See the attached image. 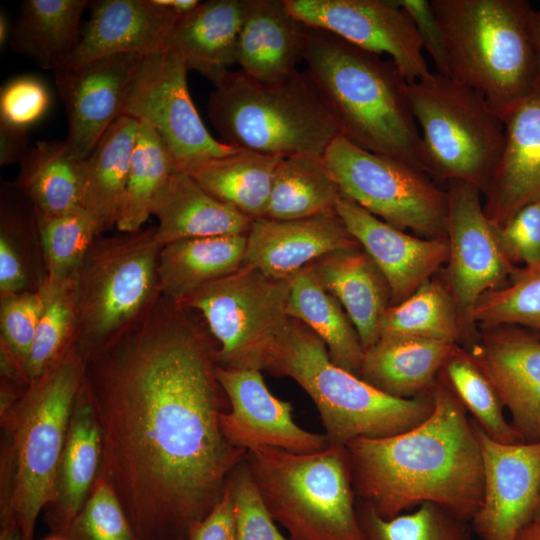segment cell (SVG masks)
I'll return each mask as SVG.
<instances>
[{
    "label": "cell",
    "mask_w": 540,
    "mask_h": 540,
    "mask_svg": "<svg viewBox=\"0 0 540 540\" xmlns=\"http://www.w3.org/2000/svg\"><path fill=\"white\" fill-rule=\"evenodd\" d=\"M161 295L136 323L83 360L102 437L99 476L140 540H186L219 502L248 451L231 445L215 348Z\"/></svg>",
    "instance_id": "cell-1"
},
{
    "label": "cell",
    "mask_w": 540,
    "mask_h": 540,
    "mask_svg": "<svg viewBox=\"0 0 540 540\" xmlns=\"http://www.w3.org/2000/svg\"><path fill=\"white\" fill-rule=\"evenodd\" d=\"M432 396L433 411L417 426L344 446L356 498L382 518L431 502L468 522L482 504L483 457L475 422L440 376Z\"/></svg>",
    "instance_id": "cell-2"
},
{
    "label": "cell",
    "mask_w": 540,
    "mask_h": 540,
    "mask_svg": "<svg viewBox=\"0 0 540 540\" xmlns=\"http://www.w3.org/2000/svg\"><path fill=\"white\" fill-rule=\"evenodd\" d=\"M303 62L342 136L425 172L409 84L390 58L308 26Z\"/></svg>",
    "instance_id": "cell-3"
},
{
    "label": "cell",
    "mask_w": 540,
    "mask_h": 540,
    "mask_svg": "<svg viewBox=\"0 0 540 540\" xmlns=\"http://www.w3.org/2000/svg\"><path fill=\"white\" fill-rule=\"evenodd\" d=\"M83 383V358L73 347L0 413V506L14 516L21 540H34L36 522L54 499L58 467L75 400Z\"/></svg>",
    "instance_id": "cell-4"
},
{
    "label": "cell",
    "mask_w": 540,
    "mask_h": 540,
    "mask_svg": "<svg viewBox=\"0 0 540 540\" xmlns=\"http://www.w3.org/2000/svg\"><path fill=\"white\" fill-rule=\"evenodd\" d=\"M448 76L483 95L504 121L534 89L540 56L529 29L528 0H431Z\"/></svg>",
    "instance_id": "cell-5"
},
{
    "label": "cell",
    "mask_w": 540,
    "mask_h": 540,
    "mask_svg": "<svg viewBox=\"0 0 540 540\" xmlns=\"http://www.w3.org/2000/svg\"><path fill=\"white\" fill-rule=\"evenodd\" d=\"M220 142L275 157L324 155L340 129L304 71L279 81L229 70L207 101Z\"/></svg>",
    "instance_id": "cell-6"
},
{
    "label": "cell",
    "mask_w": 540,
    "mask_h": 540,
    "mask_svg": "<svg viewBox=\"0 0 540 540\" xmlns=\"http://www.w3.org/2000/svg\"><path fill=\"white\" fill-rule=\"evenodd\" d=\"M268 372L292 378L310 396L330 446L405 432L422 423L434 408L432 392L396 398L337 366L324 342L295 319L276 348Z\"/></svg>",
    "instance_id": "cell-7"
},
{
    "label": "cell",
    "mask_w": 540,
    "mask_h": 540,
    "mask_svg": "<svg viewBox=\"0 0 540 540\" xmlns=\"http://www.w3.org/2000/svg\"><path fill=\"white\" fill-rule=\"evenodd\" d=\"M246 463L290 540H365L345 447L301 454L258 446L248 450Z\"/></svg>",
    "instance_id": "cell-8"
},
{
    "label": "cell",
    "mask_w": 540,
    "mask_h": 540,
    "mask_svg": "<svg viewBox=\"0 0 540 540\" xmlns=\"http://www.w3.org/2000/svg\"><path fill=\"white\" fill-rule=\"evenodd\" d=\"M156 226L95 238L70 279L83 360L142 318L162 295Z\"/></svg>",
    "instance_id": "cell-9"
},
{
    "label": "cell",
    "mask_w": 540,
    "mask_h": 540,
    "mask_svg": "<svg viewBox=\"0 0 540 540\" xmlns=\"http://www.w3.org/2000/svg\"><path fill=\"white\" fill-rule=\"evenodd\" d=\"M408 97L425 172L447 183H470L484 194L503 154L505 128L483 95L432 72L408 85Z\"/></svg>",
    "instance_id": "cell-10"
},
{
    "label": "cell",
    "mask_w": 540,
    "mask_h": 540,
    "mask_svg": "<svg viewBox=\"0 0 540 540\" xmlns=\"http://www.w3.org/2000/svg\"><path fill=\"white\" fill-rule=\"evenodd\" d=\"M290 280L242 266L195 292L181 306L201 312L216 339L220 366L268 371L288 330Z\"/></svg>",
    "instance_id": "cell-11"
},
{
    "label": "cell",
    "mask_w": 540,
    "mask_h": 540,
    "mask_svg": "<svg viewBox=\"0 0 540 540\" xmlns=\"http://www.w3.org/2000/svg\"><path fill=\"white\" fill-rule=\"evenodd\" d=\"M323 158L342 195L369 213L419 237L446 238L447 194L426 172L367 151L342 135Z\"/></svg>",
    "instance_id": "cell-12"
},
{
    "label": "cell",
    "mask_w": 540,
    "mask_h": 540,
    "mask_svg": "<svg viewBox=\"0 0 540 540\" xmlns=\"http://www.w3.org/2000/svg\"><path fill=\"white\" fill-rule=\"evenodd\" d=\"M445 191L448 258L441 278L459 315L461 346L468 350L479 337L474 319L479 298L504 286L518 266L505 254L498 226L484 211L482 192L464 181L448 182Z\"/></svg>",
    "instance_id": "cell-13"
},
{
    "label": "cell",
    "mask_w": 540,
    "mask_h": 540,
    "mask_svg": "<svg viewBox=\"0 0 540 540\" xmlns=\"http://www.w3.org/2000/svg\"><path fill=\"white\" fill-rule=\"evenodd\" d=\"M187 72L168 50L145 56L122 111L152 127L184 172L237 151L210 135L190 96Z\"/></svg>",
    "instance_id": "cell-14"
},
{
    "label": "cell",
    "mask_w": 540,
    "mask_h": 540,
    "mask_svg": "<svg viewBox=\"0 0 540 540\" xmlns=\"http://www.w3.org/2000/svg\"><path fill=\"white\" fill-rule=\"evenodd\" d=\"M285 4L307 26L388 55L408 84L432 73L414 22L399 0H285Z\"/></svg>",
    "instance_id": "cell-15"
},
{
    "label": "cell",
    "mask_w": 540,
    "mask_h": 540,
    "mask_svg": "<svg viewBox=\"0 0 540 540\" xmlns=\"http://www.w3.org/2000/svg\"><path fill=\"white\" fill-rule=\"evenodd\" d=\"M144 56L114 54L53 71L65 107L71 156L86 159L113 122L122 115Z\"/></svg>",
    "instance_id": "cell-16"
},
{
    "label": "cell",
    "mask_w": 540,
    "mask_h": 540,
    "mask_svg": "<svg viewBox=\"0 0 540 540\" xmlns=\"http://www.w3.org/2000/svg\"><path fill=\"white\" fill-rule=\"evenodd\" d=\"M261 372L216 365L217 380L229 402V410L220 415L227 441L246 451L269 446L306 454L328 447L324 434L305 430L294 421L292 404L269 391Z\"/></svg>",
    "instance_id": "cell-17"
},
{
    "label": "cell",
    "mask_w": 540,
    "mask_h": 540,
    "mask_svg": "<svg viewBox=\"0 0 540 540\" xmlns=\"http://www.w3.org/2000/svg\"><path fill=\"white\" fill-rule=\"evenodd\" d=\"M475 422V421H474ZM484 469L483 501L471 519L481 540H517L533 522L540 483V442L503 444L475 422Z\"/></svg>",
    "instance_id": "cell-18"
},
{
    "label": "cell",
    "mask_w": 540,
    "mask_h": 540,
    "mask_svg": "<svg viewBox=\"0 0 540 540\" xmlns=\"http://www.w3.org/2000/svg\"><path fill=\"white\" fill-rule=\"evenodd\" d=\"M468 352L495 387L521 442H540V331L482 328Z\"/></svg>",
    "instance_id": "cell-19"
},
{
    "label": "cell",
    "mask_w": 540,
    "mask_h": 540,
    "mask_svg": "<svg viewBox=\"0 0 540 540\" xmlns=\"http://www.w3.org/2000/svg\"><path fill=\"white\" fill-rule=\"evenodd\" d=\"M336 212L385 277L391 291V305L408 298L447 262V238L409 235L344 195L336 203Z\"/></svg>",
    "instance_id": "cell-20"
},
{
    "label": "cell",
    "mask_w": 540,
    "mask_h": 540,
    "mask_svg": "<svg viewBox=\"0 0 540 540\" xmlns=\"http://www.w3.org/2000/svg\"><path fill=\"white\" fill-rule=\"evenodd\" d=\"M337 212L301 219H254L247 234L243 266L291 280L321 257L359 247Z\"/></svg>",
    "instance_id": "cell-21"
},
{
    "label": "cell",
    "mask_w": 540,
    "mask_h": 540,
    "mask_svg": "<svg viewBox=\"0 0 540 540\" xmlns=\"http://www.w3.org/2000/svg\"><path fill=\"white\" fill-rule=\"evenodd\" d=\"M90 17L65 66L132 53L148 56L166 50L181 17L155 0L90 1Z\"/></svg>",
    "instance_id": "cell-22"
},
{
    "label": "cell",
    "mask_w": 540,
    "mask_h": 540,
    "mask_svg": "<svg viewBox=\"0 0 540 540\" xmlns=\"http://www.w3.org/2000/svg\"><path fill=\"white\" fill-rule=\"evenodd\" d=\"M503 123V154L483 194L484 211L496 225L540 199V76L531 93Z\"/></svg>",
    "instance_id": "cell-23"
},
{
    "label": "cell",
    "mask_w": 540,
    "mask_h": 540,
    "mask_svg": "<svg viewBox=\"0 0 540 540\" xmlns=\"http://www.w3.org/2000/svg\"><path fill=\"white\" fill-rule=\"evenodd\" d=\"M307 30L308 26L289 12L285 0H246L236 63L260 81L290 77L303 62Z\"/></svg>",
    "instance_id": "cell-24"
},
{
    "label": "cell",
    "mask_w": 540,
    "mask_h": 540,
    "mask_svg": "<svg viewBox=\"0 0 540 540\" xmlns=\"http://www.w3.org/2000/svg\"><path fill=\"white\" fill-rule=\"evenodd\" d=\"M151 215L162 246L173 241L245 235L253 219L205 190L190 174L176 170L156 194Z\"/></svg>",
    "instance_id": "cell-25"
},
{
    "label": "cell",
    "mask_w": 540,
    "mask_h": 540,
    "mask_svg": "<svg viewBox=\"0 0 540 540\" xmlns=\"http://www.w3.org/2000/svg\"><path fill=\"white\" fill-rule=\"evenodd\" d=\"M102 463L100 428L83 383L72 410L54 499L44 509L52 533L61 535L87 501Z\"/></svg>",
    "instance_id": "cell-26"
},
{
    "label": "cell",
    "mask_w": 540,
    "mask_h": 540,
    "mask_svg": "<svg viewBox=\"0 0 540 540\" xmlns=\"http://www.w3.org/2000/svg\"><path fill=\"white\" fill-rule=\"evenodd\" d=\"M246 0H209L181 16L167 39L166 50L179 56L216 85L236 63L239 31Z\"/></svg>",
    "instance_id": "cell-27"
},
{
    "label": "cell",
    "mask_w": 540,
    "mask_h": 540,
    "mask_svg": "<svg viewBox=\"0 0 540 540\" xmlns=\"http://www.w3.org/2000/svg\"><path fill=\"white\" fill-rule=\"evenodd\" d=\"M311 267L344 308L365 351L379 338L382 317L391 306V291L382 272L361 246L331 252Z\"/></svg>",
    "instance_id": "cell-28"
},
{
    "label": "cell",
    "mask_w": 540,
    "mask_h": 540,
    "mask_svg": "<svg viewBox=\"0 0 540 540\" xmlns=\"http://www.w3.org/2000/svg\"><path fill=\"white\" fill-rule=\"evenodd\" d=\"M455 343L411 336H382L364 351L359 377L403 399L429 394Z\"/></svg>",
    "instance_id": "cell-29"
},
{
    "label": "cell",
    "mask_w": 540,
    "mask_h": 540,
    "mask_svg": "<svg viewBox=\"0 0 540 540\" xmlns=\"http://www.w3.org/2000/svg\"><path fill=\"white\" fill-rule=\"evenodd\" d=\"M139 125L137 119L120 115L83 160L81 207L99 235L117 225Z\"/></svg>",
    "instance_id": "cell-30"
},
{
    "label": "cell",
    "mask_w": 540,
    "mask_h": 540,
    "mask_svg": "<svg viewBox=\"0 0 540 540\" xmlns=\"http://www.w3.org/2000/svg\"><path fill=\"white\" fill-rule=\"evenodd\" d=\"M245 235L187 238L164 245L158 262L161 294L181 306L202 287L243 266Z\"/></svg>",
    "instance_id": "cell-31"
},
{
    "label": "cell",
    "mask_w": 540,
    "mask_h": 540,
    "mask_svg": "<svg viewBox=\"0 0 540 540\" xmlns=\"http://www.w3.org/2000/svg\"><path fill=\"white\" fill-rule=\"evenodd\" d=\"M47 282L37 211L13 182L0 189V297L39 291Z\"/></svg>",
    "instance_id": "cell-32"
},
{
    "label": "cell",
    "mask_w": 540,
    "mask_h": 540,
    "mask_svg": "<svg viewBox=\"0 0 540 540\" xmlns=\"http://www.w3.org/2000/svg\"><path fill=\"white\" fill-rule=\"evenodd\" d=\"M87 0H25L10 39L11 49L45 70L65 66L79 39Z\"/></svg>",
    "instance_id": "cell-33"
},
{
    "label": "cell",
    "mask_w": 540,
    "mask_h": 540,
    "mask_svg": "<svg viewBox=\"0 0 540 540\" xmlns=\"http://www.w3.org/2000/svg\"><path fill=\"white\" fill-rule=\"evenodd\" d=\"M287 314L326 345L331 360L359 376L364 348L340 302L320 283L310 266L290 280Z\"/></svg>",
    "instance_id": "cell-34"
},
{
    "label": "cell",
    "mask_w": 540,
    "mask_h": 540,
    "mask_svg": "<svg viewBox=\"0 0 540 540\" xmlns=\"http://www.w3.org/2000/svg\"><path fill=\"white\" fill-rule=\"evenodd\" d=\"M83 160L71 156L65 141H38L19 163L13 183L38 214L55 217L81 207Z\"/></svg>",
    "instance_id": "cell-35"
},
{
    "label": "cell",
    "mask_w": 540,
    "mask_h": 540,
    "mask_svg": "<svg viewBox=\"0 0 540 540\" xmlns=\"http://www.w3.org/2000/svg\"><path fill=\"white\" fill-rule=\"evenodd\" d=\"M282 159L237 150L206 161L186 173L214 197L254 220L265 216L275 173Z\"/></svg>",
    "instance_id": "cell-36"
},
{
    "label": "cell",
    "mask_w": 540,
    "mask_h": 540,
    "mask_svg": "<svg viewBox=\"0 0 540 540\" xmlns=\"http://www.w3.org/2000/svg\"><path fill=\"white\" fill-rule=\"evenodd\" d=\"M341 195L323 155L285 157L276 170L263 218L291 220L335 212Z\"/></svg>",
    "instance_id": "cell-37"
},
{
    "label": "cell",
    "mask_w": 540,
    "mask_h": 540,
    "mask_svg": "<svg viewBox=\"0 0 540 540\" xmlns=\"http://www.w3.org/2000/svg\"><path fill=\"white\" fill-rule=\"evenodd\" d=\"M382 336L420 337L461 346L459 315L442 278L434 276L404 301L391 305L380 323Z\"/></svg>",
    "instance_id": "cell-38"
},
{
    "label": "cell",
    "mask_w": 540,
    "mask_h": 540,
    "mask_svg": "<svg viewBox=\"0 0 540 540\" xmlns=\"http://www.w3.org/2000/svg\"><path fill=\"white\" fill-rule=\"evenodd\" d=\"M176 170L164 141L152 127L140 122L116 225L119 232H136L143 228L151 215L156 194Z\"/></svg>",
    "instance_id": "cell-39"
},
{
    "label": "cell",
    "mask_w": 540,
    "mask_h": 540,
    "mask_svg": "<svg viewBox=\"0 0 540 540\" xmlns=\"http://www.w3.org/2000/svg\"><path fill=\"white\" fill-rule=\"evenodd\" d=\"M439 376L491 439L503 444L522 443L504 416V405L495 387L468 350L456 344Z\"/></svg>",
    "instance_id": "cell-40"
},
{
    "label": "cell",
    "mask_w": 540,
    "mask_h": 540,
    "mask_svg": "<svg viewBox=\"0 0 540 540\" xmlns=\"http://www.w3.org/2000/svg\"><path fill=\"white\" fill-rule=\"evenodd\" d=\"M356 509L365 540H470L467 521L435 503H423L390 519L359 500Z\"/></svg>",
    "instance_id": "cell-41"
},
{
    "label": "cell",
    "mask_w": 540,
    "mask_h": 540,
    "mask_svg": "<svg viewBox=\"0 0 540 540\" xmlns=\"http://www.w3.org/2000/svg\"><path fill=\"white\" fill-rule=\"evenodd\" d=\"M42 290L44 308L25 367L30 382L61 360L76 340L77 318L70 280L56 286L45 284Z\"/></svg>",
    "instance_id": "cell-42"
},
{
    "label": "cell",
    "mask_w": 540,
    "mask_h": 540,
    "mask_svg": "<svg viewBox=\"0 0 540 540\" xmlns=\"http://www.w3.org/2000/svg\"><path fill=\"white\" fill-rule=\"evenodd\" d=\"M474 319L478 329L515 325L540 331V259L517 267L504 286L484 293Z\"/></svg>",
    "instance_id": "cell-43"
},
{
    "label": "cell",
    "mask_w": 540,
    "mask_h": 540,
    "mask_svg": "<svg viewBox=\"0 0 540 540\" xmlns=\"http://www.w3.org/2000/svg\"><path fill=\"white\" fill-rule=\"evenodd\" d=\"M37 215L46 284L56 286L71 279L99 232L95 221L83 208L55 217Z\"/></svg>",
    "instance_id": "cell-44"
},
{
    "label": "cell",
    "mask_w": 540,
    "mask_h": 540,
    "mask_svg": "<svg viewBox=\"0 0 540 540\" xmlns=\"http://www.w3.org/2000/svg\"><path fill=\"white\" fill-rule=\"evenodd\" d=\"M61 536L67 540H140L116 493L101 476Z\"/></svg>",
    "instance_id": "cell-45"
},
{
    "label": "cell",
    "mask_w": 540,
    "mask_h": 540,
    "mask_svg": "<svg viewBox=\"0 0 540 540\" xmlns=\"http://www.w3.org/2000/svg\"><path fill=\"white\" fill-rule=\"evenodd\" d=\"M43 308L42 289L0 297V348L24 371Z\"/></svg>",
    "instance_id": "cell-46"
},
{
    "label": "cell",
    "mask_w": 540,
    "mask_h": 540,
    "mask_svg": "<svg viewBox=\"0 0 540 540\" xmlns=\"http://www.w3.org/2000/svg\"><path fill=\"white\" fill-rule=\"evenodd\" d=\"M235 518L236 540H290L268 512L250 474L246 459L229 479Z\"/></svg>",
    "instance_id": "cell-47"
},
{
    "label": "cell",
    "mask_w": 540,
    "mask_h": 540,
    "mask_svg": "<svg viewBox=\"0 0 540 540\" xmlns=\"http://www.w3.org/2000/svg\"><path fill=\"white\" fill-rule=\"evenodd\" d=\"M50 104L49 89L40 78H14L0 91V122L28 130L46 115Z\"/></svg>",
    "instance_id": "cell-48"
},
{
    "label": "cell",
    "mask_w": 540,
    "mask_h": 540,
    "mask_svg": "<svg viewBox=\"0 0 540 540\" xmlns=\"http://www.w3.org/2000/svg\"><path fill=\"white\" fill-rule=\"evenodd\" d=\"M497 226L503 250L515 266L532 265L540 259V199Z\"/></svg>",
    "instance_id": "cell-49"
},
{
    "label": "cell",
    "mask_w": 540,
    "mask_h": 540,
    "mask_svg": "<svg viewBox=\"0 0 540 540\" xmlns=\"http://www.w3.org/2000/svg\"><path fill=\"white\" fill-rule=\"evenodd\" d=\"M399 3L412 18L423 48L432 58L437 73L448 76L444 40L430 1L399 0Z\"/></svg>",
    "instance_id": "cell-50"
},
{
    "label": "cell",
    "mask_w": 540,
    "mask_h": 540,
    "mask_svg": "<svg viewBox=\"0 0 540 540\" xmlns=\"http://www.w3.org/2000/svg\"><path fill=\"white\" fill-rule=\"evenodd\" d=\"M186 540H236L235 509L229 482L219 502L192 527Z\"/></svg>",
    "instance_id": "cell-51"
},
{
    "label": "cell",
    "mask_w": 540,
    "mask_h": 540,
    "mask_svg": "<svg viewBox=\"0 0 540 540\" xmlns=\"http://www.w3.org/2000/svg\"><path fill=\"white\" fill-rule=\"evenodd\" d=\"M29 147L28 130L0 122V165L6 166L20 161Z\"/></svg>",
    "instance_id": "cell-52"
},
{
    "label": "cell",
    "mask_w": 540,
    "mask_h": 540,
    "mask_svg": "<svg viewBox=\"0 0 540 540\" xmlns=\"http://www.w3.org/2000/svg\"><path fill=\"white\" fill-rule=\"evenodd\" d=\"M0 540H21L19 526L7 509H0Z\"/></svg>",
    "instance_id": "cell-53"
},
{
    "label": "cell",
    "mask_w": 540,
    "mask_h": 540,
    "mask_svg": "<svg viewBox=\"0 0 540 540\" xmlns=\"http://www.w3.org/2000/svg\"><path fill=\"white\" fill-rule=\"evenodd\" d=\"M155 2L179 16H184L192 12L201 3L198 0H155Z\"/></svg>",
    "instance_id": "cell-54"
},
{
    "label": "cell",
    "mask_w": 540,
    "mask_h": 540,
    "mask_svg": "<svg viewBox=\"0 0 540 540\" xmlns=\"http://www.w3.org/2000/svg\"><path fill=\"white\" fill-rule=\"evenodd\" d=\"M529 29L534 46L540 56V11L533 9L531 12Z\"/></svg>",
    "instance_id": "cell-55"
},
{
    "label": "cell",
    "mask_w": 540,
    "mask_h": 540,
    "mask_svg": "<svg viewBox=\"0 0 540 540\" xmlns=\"http://www.w3.org/2000/svg\"><path fill=\"white\" fill-rule=\"evenodd\" d=\"M12 28L4 11L0 12V46L3 48L11 39Z\"/></svg>",
    "instance_id": "cell-56"
},
{
    "label": "cell",
    "mask_w": 540,
    "mask_h": 540,
    "mask_svg": "<svg viewBox=\"0 0 540 540\" xmlns=\"http://www.w3.org/2000/svg\"><path fill=\"white\" fill-rule=\"evenodd\" d=\"M517 540H540V524L531 523L518 536Z\"/></svg>",
    "instance_id": "cell-57"
},
{
    "label": "cell",
    "mask_w": 540,
    "mask_h": 540,
    "mask_svg": "<svg viewBox=\"0 0 540 540\" xmlns=\"http://www.w3.org/2000/svg\"><path fill=\"white\" fill-rule=\"evenodd\" d=\"M540 524V483L538 487V493H537V499L535 504V510H534V516H533V522Z\"/></svg>",
    "instance_id": "cell-58"
},
{
    "label": "cell",
    "mask_w": 540,
    "mask_h": 540,
    "mask_svg": "<svg viewBox=\"0 0 540 540\" xmlns=\"http://www.w3.org/2000/svg\"><path fill=\"white\" fill-rule=\"evenodd\" d=\"M44 540H67L63 536L52 533L50 536L45 538Z\"/></svg>",
    "instance_id": "cell-59"
},
{
    "label": "cell",
    "mask_w": 540,
    "mask_h": 540,
    "mask_svg": "<svg viewBox=\"0 0 540 540\" xmlns=\"http://www.w3.org/2000/svg\"><path fill=\"white\" fill-rule=\"evenodd\" d=\"M537 10L540 11V1H539V8Z\"/></svg>",
    "instance_id": "cell-60"
}]
</instances>
